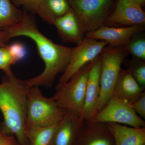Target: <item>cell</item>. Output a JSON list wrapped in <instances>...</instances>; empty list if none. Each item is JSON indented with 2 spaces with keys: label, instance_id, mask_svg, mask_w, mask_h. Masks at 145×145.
Instances as JSON below:
<instances>
[{
  "label": "cell",
  "instance_id": "obj_27",
  "mask_svg": "<svg viewBox=\"0 0 145 145\" xmlns=\"http://www.w3.org/2000/svg\"><path fill=\"white\" fill-rule=\"evenodd\" d=\"M9 40L5 30L0 31V48L7 46L6 43Z\"/></svg>",
  "mask_w": 145,
  "mask_h": 145
},
{
  "label": "cell",
  "instance_id": "obj_22",
  "mask_svg": "<svg viewBox=\"0 0 145 145\" xmlns=\"http://www.w3.org/2000/svg\"><path fill=\"white\" fill-rule=\"evenodd\" d=\"M7 46L0 48V69L2 70L5 75L12 73L10 67L16 63Z\"/></svg>",
  "mask_w": 145,
  "mask_h": 145
},
{
  "label": "cell",
  "instance_id": "obj_26",
  "mask_svg": "<svg viewBox=\"0 0 145 145\" xmlns=\"http://www.w3.org/2000/svg\"><path fill=\"white\" fill-rule=\"evenodd\" d=\"M13 135H6L0 131V145H8L16 141Z\"/></svg>",
  "mask_w": 145,
  "mask_h": 145
},
{
  "label": "cell",
  "instance_id": "obj_11",
  "mask_svg": "<svg viewBox=\"0 0 145 145\" xmlns=\"http://www.w3.org/2000/svg\"><path fill=\"white\" fill-rule=\"evenodd\" d=\"M144 30L145 25L120 27L103 25L95 31L87 32L85 36L105 41L110 46L120 47L126 45L135 34Z\"/></svg>",
  "mask_w": 145,
  "mask_h": 145
},
{
  "label": "cell",
  "instance_id": "obj_23",
  "mask_svg": "<svg viewBox=\"0 0 145 145\" xmlns=\"http://www.w3.org/2000/svg\"><path fill=\"white\" fill-rule=\"evenodd\" d=\"M14 5L23 6L25 11L30 12L31 14L37 13L41 0H10Z\"/></svg>",
  "mask_w": 145,
  "mask_h": 145
},
{
  "label": "cell",
  "instance_id": "obj_15",
  "mask_svg": "<svg viewBox=\"0 0 145 145\" xmlns=\"http://www.w3.org/2000/svg\"><path fill=\"white\" fill-rule=\"evenodd\" d=\"M144 92L143 88L126 69H121L113 91L112 96L131 104Z\"/></svg>",
  "mask_w": 145,
  "mask_h": 145
},
{
  "label": "cell",
  "instance_id": "obj_9",
  "mask_svg": "<svg viewBox=\"0 0 145 145\" xmlns=\"http://www.w3.org/2000/svg\"><path fill=\"white\" fill-rule=\"evenodd\" d=\"M145 24V12L134 0H115L103 25L120 27Z\"/></svg>",
  "mask_w": 145,
  "mask_h": 145
},
{
  "label": "cell",
  "instance_id": "obj_21",
  "mask_svg": "<svg viewBox=\"0 0 145 145\" xmlns=\"http://www.w3.org/2000/svg\"><path fill=\"white\" fill-rule=\"evenodd\" d=\"M135 34L126 45L129 54L133 58L145 60V39L144 36H136Z\"/></svg>",
  "mask_w": 145,
  "mask_h": 145
},
{
  "label": "cell",
  "instance_id": "obj_13",
  "mask_svg": "<svg viewBox=\"0 0 145 145\" xmlns=\"http://www.w3.org/2000/svg\"><path fill=\"white\" fill-rule=\"evenodd\" d=\"M84 120L81 114L67 110L55 134L53 145H75Z\"/></svg>",
  "mask_w": 145,
  "mask_h": 145
},
{
  "label": "cell",
  "instance_id": "obj_3",
  "mask_svg": "<svg viewBox=\"0 0 145 145\" xmlns=\"http://www.w3.org/2000/svg\"><path fill=\"white\" fill-rule=\"evenodd\" d=\"M66 111L58 106L52 97L44 96L39 87H31L27 93L26 129L59 123Z\"/></svg>",
  "mask_w": 145,
  "mask_h": 145
},
{
  "label": "cell",
  "instance_id": "obj_24",
  "mask_svg": "<svg viewBox=\"0 0 145 145\" xmlns=\"http://www.w3.org/2000/svg\"><path fill=\"white\" fill-rule=\"evenodd\" d=\"M7 47L16 63L24 59L26 55V48L21 43H13Z\"/></svg>",
  "mask_w": 145,
  "mask_h": 145
},
{
  "label": "cell",
  "instance_id": "obj_5",
  "mask_svg": "<svg viewBox=\"0 0 145 145\" xmlns=\"http://www.w3.org/2000/svg\"><path fill=\"white\" fill-rule=\"evenodd\" d=\"M91 62L84 66L67 82L56 87V92L52 98L60 108L81 114Z\"/></svg>",
  "mask_w": 145,
  "mask_h": 145
},
{
  "label": "cell",
  "instance_id": "obj_6",
  "mask_svg": "<svg viewBox=\"0 0 145 145\" xmlns=\"http://www.w3.org/2000/svg\"><path fill=\"white\" fill-rule=\"evenodd\" d=\"M115 0H69L71 8L84 24L86 33L95 31L104 25Z\"/></svg>",
  "mask_w": 145,
  "mask_h": 145
},
{
  "label": "cell",
  "instance_id": "obj_25",
  "mask_svg": "<svg viewBox=\"0 0 145 145\" xmlns=\"http://www.w3.org/2000/svg\"><path fill=\"white\" fill-rule=\"evenodd\" d=\"M131 106L135 113L142 119H145V92L132 103Z\"/></svg>",
  "mask_w": 145,
  "mask_h": 145
},
{
  "label": "cell",
  "instance_id": "obj_28",
  "mask_svg": "<svg viewBox=\"0 0 145 145\" xmlns=\"http://www.w3.org/2000/svg\"><path fill=\"white\" fill-rule=\"evenodd\" d=\"M135 3L142 7L144 6L145 3V0H134Z\"/></svg>",
  "mask_w": 145,
  "mask_h": 145
},
{
  "label": "cell",
  "instance_id": "obj_20",
  "mask_svg": "<svg viewBox=\"0 0 145 145\" xmlns=\"http://www.w3.org/2000/svg\"><path fill=\"white\" fill-rule=\"evenodd\" d=\"M127 69L141 86L145 88V61L133 58L126 63Z\"/></svg>",
  "mask_w": 145,
  "mask_h": 145
},
{
  "label": "cell",
  "instance_id": "obj_29",
  "mask_svg": "<svg viewBox=\"0 0 145 145\" xmlns=\"http://www.w3.org/2000/svg\"><path fill=\"white\" fill-rule=\"evenodd\" d=\"M8 145H21L20 144L17 140H16V141L12 143V144H8Z\"/></svg>",
  "mask_w": 145,
  "mask_h": 145
},
{
  "label": "cell",
  "instance_id": "obj_18",
  "mask_svg": "<svg viewBox=\"0 0 145 145\" xmlns=\"http://www.w3.org/2000/svg\"><path fill=\"white\" fill-rule=\"evenodd\" d=\"M59 123L48 126L26 129V135L29 145H53L54 137Z\"/></svg>",
  "mask_w": 145,
  "mask_h": 145
},
{
  "label": "cell",
  "instance_id": "obj_10",
  "mask_svg": "<svg viewBox=\"0 0 145 145\" xmlns=\"http://www.w3.org/2000/svg\"><path fill=\"white\" fill-rule=\"evenodd\" d=\"M101 57L99 55L91 62L89 72L84 103L81 116L84 120L93 119L100 95Z\"/></svg>",
  "mask_w": 145,
  "mask_h": 145
},
{
  "label": "cell",
  "instance_id": "obj_12",
  "mask_svg": "<svg viewBox=\"0 0 145 145\" xmlns=\"http://www.w3.org/2000/svg\"><path fill=\"white\" fill-rule=\"evenodd\" d=\"M53 25L57 28L58 34L64 43L77 45L85 37L86 31L84 24L77 13L71 8L63 16L54 20Z\"/></svg>",
  "mask_w": 145,
  "mask_h": 145
},
{
  "label": "cell",
  "instance_id": "obj_17",
  "mask_svg": "<svg viewBox=\"0 0 145 145\" xmlns=\"http://www.w3.org/2000/svg\"><path fill=\"white\" fill-rule=\"evenodd\" d=\"M69 0H41L37 14L43 20L53 25L54 20L70 10Z\"/></svg>",
  "mask_w": 145,
  "mask_h": 145
},
{
  "label": "cell",
  "instance_id": "obj_16",
  "mask_svg": "<svg viewBox=\"0 0 145 145\" xmlns=\"http://www.w3.org/2000/svg\"><path fill=\"white\" fill-rule=\"evenodd\" d=\"M106 124L114 138V145H145V127H133L116 123Z\"/></svg>",
  "mask_w": 145,
  "mask_h": 145
},
{
  "label": "cell",
  "instance_id": "obj_19",
  "mask_svg": "<svg viewBox=\"0 0 145 145\" xmlns=\"http://www.w3.org/2000/svg\"><path fill=\"white\" fill-rule=\"evenodd\" d=\"M23 14L10 0H0V31L18 24Z\"/></svg>",
  "mask_w": 145,
  "mask_h": 145
},
{
  "label": "cell",
  "instance_id": "obj_2",
  "mask_svg": "<svg viewBox=\"0 0 145 145\" xmlns=\"http://www.w3.org/2000/svg\"><path fill=\"white\" fill-rule=\"evenodd\" d=\"M29 88L25 80L16 78L13 72L5 75L0 84V110L4 118L1 131L16 136L21 145H29L26 119Z\"/></svg>",
  "mask_w": 145,
  "mask_h": 145
},
{
  "label": "cell",
  "instance_id": "obj_8",
  "mask_svg": "<svg viewBox=\"0 0 145 145\" xmlns=\"http://www.w3.org/2000/svg\"><path fill=\"white\" fill-rule=\"evenodd\" d=\"M108 44L85 36L80 43L74 48L65 70L60 77L56 87L64 84L87 64L91 62L100 55Z\"/></svg>",
  "mask_w": 145,
  "mask_h": 145
},
{
  "label": "cell",
  "instance_id": "obj_7",
  "mask_svg": "<svg viewBox=\"0 0 145 145\" xmlns=\"http://www.w3.org/2000/svg\"><path fill=\"white\" fill-rule=\"evenodd\" d=\"M93 119L101 123H116L135 128L145 127V122L133 109L130 104L112 96Z\"/></svg>",
  "mask_w": 145,
  "mask_h": 145
},
{
  "label": "cell",
  "instance_id": "obj_4",
  "mask_svg": "<svg viewBox=\"0 0 145 145\" xmlns=\"http://www.w3.org/2000/svg\"><path fill=\"white\" fill-rule=\"evenodd\" d=\"M128 54L126 46H106L100 54V95L96 106V114L106 105L112 97L121 65Z\"/></svg>",
  "mask_w": 145,
  "mask_h": 145
},
{
  "label": "cell",
  "instance_id": "obj_14",
  "mask_svg": "<svg viewBox=\"0 0 145 145\" xmlns=\"http://www.w3.org/2000/svg\"><path fill=\"white\" fill-rule=\"evenodd\" d=\"M75 145H114L113 136L106 123L84 120Z\"/></svg>",
  "mask_w": 145,
  "mask_h": 145
},
{
  "label": "cell",
  "instance_id": "obj_1",
  "mask_svg": "<svg viewBox=\"0 0 145 145\" xmlns=\"http://www.w3.org/2000/svg\"><path fill=\"white\" fill-rule=\"evenodd\" d=\"M31 13L25 10L20 22L5 29L8 40L16 36L28 37L36 43L40 57L45 64L44 70L36 77L25 80L28 88L44 86L50 88L59 73L63 72L74 48L57 44L40 31Z\"/></svg>",
  "mask_w": 145,
  "mask_h": 145
}]
</instances>
